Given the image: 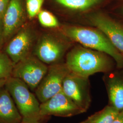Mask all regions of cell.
<instances>
[{
  "instance_id": "cell-22",
  "label": "cell",
  "mask_w": 123,
  "mask_h": 123,
  "mask_svg": "<svg viewBox=\"0 0 123 123\" xmlns=\"http://www.w3.org/2000/svg\"><path fill=\"white\" fill-rule=\"evenodd\" d=\"M113 123H123V111L119 112Z\"/></svg>"
},
{
  "instance_id": "cell-16",
  "label": "cell",
  "mask_w": 123,
  "mask_h": 123,
  "mask_svg": "<svg viewBox=\"0 0 123 123\" xmlns=\"http://www.w3.org/2000/svg\"><path fill=\"white\" fill-rule=\"evenodd\" d=\"M14 63L6 53L0 52V79L12 77Z\"/></svg>"
},
{
  "instance_id": "cell-9",
  "label": "cell",
  "mask_w": 123,
  "mask_h": 123,
  "mask_svg": "<svg viewBox=\"0 0 123 123\" xmlns=\"http://www.w3.org/2000/svg\"><path fill=\"white\" fill-rule=\"evenodd\" d=\"M65 46L61 41L51 34H45L38 40L35 49V54L45 64L57 63L62 57Z\"/></svg>"
},
{
  "instance_id": "cell-18",
  "label": "cell",
  "mask_w": 123,
  "mask_h": 123,
  "mask_svg": "<svg viewBox=\"0 0 123 123\" xmlns=\"http://www.w3.org/2000/svg\"><path fill=\"white\" fill-rule=\"evenodd\" d=\"M45 0H25L26 14L30 19L38 15L41 11Z\"/></svg>"
},
{
  "instance_id": "cell-15",
  "label": "cell",
  "mask_w": 123,
  "mask_h": 123,
  "mask_svg": "<svg viewBox=\"0 0 123 123\" xmlns=\"http://www.w3.org/2000/svg\"><path fill=\"white\" fill-rule=\"evenodd\" d=\"M103 0H55L57 4L73 10L84 11L99 4Z\"/></svg>"
},
{
  "instance_id": "cell-11",
  "label": "cell",
  "mask_w": 123,
  "mask_h": 123,
  "mask_svg": "<svg viewBox=\"0 0 123 123\" xmlns=\"http://www.w3.org/2000/svg\"><path fill=\"white\" fill-rule=\"evenodd\" d=\"M89 21L110 41L123 55V27L110 18L102 14L92 15Z\"/></svg>"
},
{
  "instance_id": "cell-10",
  "label": "cell",
  "mask_w": 123,
  "mask_h": 123,
  "mask_svg": "<svg viewBox=\"0 0 123 123\" xmlns=\"http://www.w3.org/2000/svg\"><path fill=\"white\" fill-rule=\"evenodd\" d=\"M26 14L24 0H11L2 18L5 42L13 37L25 25Z\"/></svg>"
},
{
  "instance_id": "cell-20",
  "label": "cell",
  "mask_w": 123,
  "mask_h": 123,
  "mask_svg": "<svg viewBox=\"0 0 123 123\" xmlns=\"http://www.w3.org/2000/svg\"><path fill=\"white\" fill-rule=\"evenodd\" d=\"M11 0H0V18H3Z\"/></svg>"
},
{
  "instance_id": "cell-2",
  "label": "cell",
  "mask_w": 123,
  "mask_h": 123,
  "mask_svg": "<svg viewBox=\"0 0 123 123\" xmlns=\"http://www.w3.org/2000/svg\"><path fill=\"white\" fill-rule=\"evenodd\" d=\"M62 31L66 37L88 49L104 53L112 57L119 68L123 67V55L99 30L84 27L65 26Z\"/></svg>"
},
{
  "instance_id": "cell-6",
  "label": "cell",
  "mask_w": 123,
  "mask_h": 123,
  "mask_svg": "<svg viewBox=\"0 0 123 123\" xmlns=\"http://www.w3.org/2000/svg\"><path fill=\"white\" fill-rule=\"evenodd\" d=\"M62 91L84 112L87 111L91 102L88 78L70 72L63 80Z\"/></svg>"
},
{
  "instance_id": "cell-21",
  "label": "cell",
  "mask_w": 123,
  "mask_h": 123,
  "mask_svg": "<svg viewBox=\"0 0 123 123\" xmlns=\"http://www.w3.org/2000/svg\"><path fill=\"white\" fill-rule=\"evenodd\" d=\"M5 42L4 36V28L3 19L0 18V49Z\"/></svg>"
},
{
  "instance_id": "cell-17",
  "label": "cell",
  "mask_w": 123,
  "mask_h": 123,
  "mask_svg": "<svg viewBox=\"0 0 123 123\" xmlns=\"http://www.w3.org/2000/svg\"><path fill=\"white\" fill-rule=\"evenodd\" d=\"M37 17L40 23L45 27L56 28L59 26L57 18L49 11L41 10Z\"/></svg>"
},
{
  "instance_id": "cell-19",
  "label": "cell",
  "mask_w": 123,
  "mask_h": 123,
  "mask_svg": "<svg viewBox=\"0 0 123 123\" xmlns=\"http://www.w3.org/2000/svg\"><path fill=\"white\" fill-rule=\"evenodd\" d=\"M46 117L39 116L32 118H22L20 123H43V120Z\"/></svg>"
},
{
  "instance_id": "cell-13",
  "label": "cell",
  "mask_w": 123,
  "mask_h": 123,
  "mask_svg": "<svg viewBox=\"0 0 123 123\" xmlns=\"http://www.w3.org/2000/svg\"><path fill=\"white\" fill-rule=\"evenodd\" d=\"M107 88L110 105L119 111H123V80L114 76L107 83Z\"/></svg>"
},
{
  "instance_id": "cell-7",
  "label": "cell",
  "mask_w": 123,
  "mask_h": 123,
  "mask_svg": "<svg viewBox=\"0 0 123 123\" xmlns=\"http://www.w3.org/2000/svg\"><path fill=\"white\" fill-rule=\"evenodd\" d=\"M84 113L70 98L62 92L40 103V115L48 117L51 115L68 117Z\"/></svg>"
},
{
  "instance_id": "cell-23",
  "label": "cell",
  "mask_w": 123,
  "mask_h": 123,
  "mask_svg": "<svg viewBox=\"0 0 123 123\" xmlns=\"http://www.w3.org/2000/svg\"><path fill=\"white\" fill-rule=\"evenodd\" d=\"M6 81V79H0V89L4 87Z\"/></svg>"
},
{
  "instance_id": "cell-12",
  "label": "cell",
  "mask_w": 123,
  "mask_h": 123,
  "mask_svg": "<svg viewBox=\"0 0 123 123\" xmlns=\"http://www.w3.org/2000/svg\"><path fill=\"white\" fill-rule=\"evenodd\" d=\"M22 119L8 90L0 89V123H20Z\"/></svg>"
},
{
  "instance_id": "cell-8",
  "label": "cell",
  "mask_w": 123,
  "mask_h": 123,
  "mask_svg": "<svg viewBox=\"0 0 123 123\" xmlns=\"http://www.w3.org/2000/svg\"><path fill=\"white\" fill-rule=\"evenodd\" d=\"M15 35L6 48V53L14 64L30 55L35 38L31 28L25 25Z\"/></svg>"
},
{
  "instance_id": "cell-14",
  "label": "cell",
  "mask_w": 123,
  "mask_h": 123,
  "mask_svg": "<svg viewBox=\"0 0 123 123\" xmlns=\"http://www.w3.org/2000/svg\"><path fill=\"white\" fill-rule=\"evenodd\" d=\"M119 112L114 107L107 106L80 123H113Z\"/></svg>"
},
{
  "instance_id": "cell-5",
  "label": "cell",
  "mask_w": 123,
  "mask_h": 123,
  "mask_svg": "<svg viewBox=\"0 0 123 123\" xmlns=\"http://www.w3.org/2000/svg\"><path fill=\"white\" fill-rule=\"evenodd\" d=\"M69 73L65 63H57L49 67L47 74L35 91L40 103L62 91L63 80Z\"/></svg>"
},
{
  "instance_id": "cell-1",
  "label": "cell",
  "mask_w": 123,
  "mask_h": 123,
  "mask_svg": "<svg viewBox=\"0 0 123 123\" xmlns=\"http://www.w3.org/2000/svg\"><path fill=\"white\" fill-rule=\"evenodd\" d=\"M65 64L70 72L86 78L97 73L106 72L110 68L106 54L80 46L68 53Z\"/></svg>"
},
{
  "instance_id": "cell-4",
  "label": "cell",
  "mask_w": 123,
  "mask_h": 123,
  "mask_svg": "<svg viewBox=\"0 0 123 123\" xmlns=\"http://www.w3.org/2000/svg\"><path fill=\"white\" fill-rule=\"evenodd\" d=\"M49 67L38 58L29 55L14 64L12 77L21 79L31 91H35Z\"/></svg>"
},
{
  "instance_id": "cell-3",
  "label": "cell",
  "mask_w": 123,
  "mask_h": 123,
  "mask_svg": "<svg viewBox=\"0 0 123 123\" xmlns=\"http://www.w3.org/2000/svg\"><path fill=\"white\" fill-rule=\"evenodd\" d=\"M5 87L12 97L22 118L40 116V102L22 80L11 77L6 79Z\"/></svg>"
}]
</instances>
